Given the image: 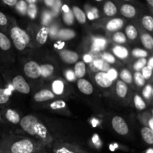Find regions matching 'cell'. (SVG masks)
<instances>
[{
    "instance_id": "6da1fadb",
    "label": "cell",
    "mask_w": 153,
    "mask_h": 153,
    "mask_svg": "<svg viewBox=\"0 0 153 153\" xmlns=\"http://www.w3.org/2000/svg\"><path fill=\"white\" fill-rule=\"evenodd\" d=\"M20 126L24 131L31 135L39 134L44 137L46 129L43 125L38 123L37 118L32 115H27L20 120Z\"/></svg>"
},
{
    "instance_id": "7a4b0ae2",
    "label": "cell",
    "mask_w": 153,
    "mask_h": 153,
    "mask_svg": "<svg viewBox=\"0 0 153 153\" xmlns=\"http://www.w3.org/2000/svg\"><path fill=\"white\" fill-rule=\"evenodd\" d=\"M10 36L13 40V44L19 50H23L30 41L28 34L19 27H13L11 28Z\"/></svg>"
},
{
    "instance_id": "3957f363",
    "label": "cell",
    "mask_w": 153,
    "mask_h": 153,
    "mask_svg": "<svg viewBox=\"0 0 153 153\" xmlns=\"http://www.w3.org/2000/svg\"><path fill=\"white\" fill-rule=\"evenodd\" d=\"M34 146L32 142L27 139L19 140L10 146V153H32Z\"/></svg>"
},
{
    "instance_id": "277c9868",
    "label": "cell",
    "mask_w": 153,
    "mask_h": 153,
    "mask_svg": "<svg viewBox=\"0 0 153 153\" xmlns=\"http://www.w3.org/2000/svg\"><path fill=\"white\" fill-rule=\"evenodd\" d=\"M112 126L115 131L121 135H125L128 134V127L126 121L120 117H114L112 119Z\"/></svg>"
},
{
    "instance_id": "5b68a950",
    "label": "cell",
    "mask_w": 153,
    "mask_h": 153,
    "mask_svg": "<svg viewBox=\"0 0 153 153\" xmlns=\"http://www.w3.org/2000/svg\"><path fill=\"white\" fill-rule=\"evenodd\" d=\"M24 72L28 77L37 79L40 76V67L34 61H29L24 66Z\"/></svg>"
},
{
    "instance_id": "8992f818",
    "label": "cell",
    "mask_w": 153,
    "mask_h": 153,
    "mask_svg": "<svg viewBox=\"0 0 153 153\" xmlns=\"http://www.w3.org/2000/svg\"><path fill=\"white\" fill-rule=\"evenodd\" d=\"M13 88L19 93L28 94L30 92V87L22 76H17L13 79L12 82Z\"/></svg>"
},
{
    "instance_id": "52a82bcc",
    "label": "cell",
    "mask_w": 153,
    "mask_h": 153,
    "mask_svg": "<svg viewBox=\"0 0 153 153\" xmlns=\"http://www.w3.org/2000/svg\"><path fill=\"white\" fill-rule=\"evenodd\" d=\"M95 81L98 85L102 88H108L112 85V81L108 77L107 73L104 72H100L95 76Z\"/></svg>"
},
{
    "instance_id": "ba28073f",
    "label": "cell",
    "mask_w": 153,
    "mask_h": 153,
    "mask_svg": "<svg viewBox=\"0 0 153 153\" xmlns=\"http://www.w3.org/2000/svg\"><path fill=\"white\" fill-rule=\"evenodd\" d=\"M61 58L67 64H75L79 59V55L76 52L70 50H64L60 53Z\"/></svg>"
},
{
    "instance_id": "9c48e42d",
    "label": "cell",
    "mask_w": 153,
    "mask_h": 153,
    "mask_svg": "<svg viewBox=\"0 0 153 153\" xmlns=\"http://www.w3.org/2000/svg\"><path fill=\"white\" fill-rule=\"evenodd\" d=\"M77 85L79 91L83 94H86V95H91L94 91L92 85L91 84V82H88L86 79H79L77 82Z\"/></svg>"
},
{
    "instance_id": "30bf717a",
    "label": "cell",
    "mask_w": 153,
    "mask_h": 153,
    "mask_svg": "<svg viewBox=\"0 0 153 153\" xmlns=\"http://www.w3.org/2000/svg\"><path fill=\"white\" fill-rule=\"evenodd\" d=\"M55 97L53 93L49 90H42L34 95V99L36 102H44L52 100Z\"/></svg>"
},
{
    "instance_id": "8fae6325",
    "label": "cell",
    "mask_w": 153,
    "mask_h": 153,
    "mask_svg": "<svg viewBox=\"0 0 153 153\" xmlns=\"http://www.w3.org/2000/svg\"><path fill=\"white\" fill-rule=\"evenodd\" d=\"M121 14L127 18H132L136 14V9L131 4H123L120 8Z\"/></svg>"
},
{
    "instance_id": "7c38bea8",
    "label": "cell",
    "mask_w": 153,
    "mask_h": 153,
    "mask_svg": "<svg viewBox=\"0 0 153 153\" xmlns=\"http://www.w3.org/2000/svg\"><path fill=\"white\" fill-rule=\"evenodd\" d=\"M123 25V21L119 18H116L109 21L106 25V28L108 31H114L122 28Z\"/></svg>"
},
{
    "instance_id": "4fadbf2b",
    "label": "cell",
    "mask_w": 153,
    "mask_h": 153,
    "mask_svg": "<svg viewBox=\"0 0 153 153\" xmlns=\"http://www.w3.org/2000/svg\"><path fill=\"white\" fill-rule=\"evenodd\" d=\"M85 73H86V66H85V63L82 62V61L76 63L74 69L75 76L77 78L82 79L85 76Z\"/></svg>"
},
{
    "instance_id": "5bb4252c",
    "label": "cell",
    "mask_w": 153,
    "mask_h": 153,
    "mask_svg": "<svg viewBox=\"0 0 153 153\" xmlns=\"http://www.w3.org/2000/svg\"><path fill=\"white\" fill-rule=\"evenodd\" d=\"M128 88L127 85L123 81H118L116 84V92L117 96L121 98H124L126 96Z\"/></svg>"
},
{
    "instance_id": "9a60e30c",
    "label": "cell",
    "mask_w": 153,
    "mask_h": 153,
    "mask_svg": "<svg viewBox=\"0 0 153 153\" xmlns=\"http://www.w3.org/2000/svg\"><path fill=\"white\" fill-rule=\"evenodd\" d=\"M49 30L47 27H43L40 29L37 34V40L40 44H44L46 42L49 35Z\"/></svg>"
},
{
    "instance_id": "2e32d148",
    "label": "cell",
    "mask_w": 153,
    "mask_h": 153,
    "mask_svg": "<svg viewBox=\"0 0 153 153\" xmlns=\"http://www.w3.org/2000/svg\"><path fill=\"white\" fill-rule=\"evenodd\" d=\"M141 134L143 140L149 144L153 143V131L149 127H143L141 129Z\"/></svg>"
},
{
    "instance_id": "e0dca14e",
    "label": "cell",
    "mask_w": 153,
    "mask_h": 153,
    "mask_svg": "<svg viewBox=\"0 0 153 153\" xmlns=\"http://www.w3.org/2000/svg\"><path fill=\"white\" fill-rule=\"evenodd\" d=\"M73 14L76 16L78 22L80 23L83 24L86 22V15L84 13L83 10L79 8V7L74 6L73 7Z\"/></svg>"
},
{
    "instance_id": "ac0fdd59",
    "label": "cell",
    "mask_w": 153,
    "mask_h": 153,
    "mask_svg": "<svg viewBox=\"0 0 153 153\" xmlns=\"http://www.w3.org/2000/svg\"><path fill=\"white\" fill-rule=\"evenodd\" d=\"M103 10H104V13L108 16H114V15L116 14L117 11L115 4L113 2H111V1H107L104 4Z\"/></svg>"
},
{
    "instance_id": "d6986e66",
    "label": "cell",
    "mask_w": 153,
    "mask_h": 153,
    "mask_svg": "<svg viewBox=\"0 0 153 153\" xmlns=\"http://www.w3.org/2000/svg\"><path fill=\"white\" fill-rule=\"evenodd\" d=\"M5 116L7 120L10 121L12 123L16 124L20 121V118H19V116L17 114V112L13 110H11V109H8L7 111Z\"/></svg>"
},
{
    "instance_id": "ffe728a7",
    "label": "cell",
    "mask_w": 153,
    "mask_h": 153,
    "mask_svg": "<svg viewBox=\"0 0 153 153\" xmlns=\"http://www.w3.org/2000/svg\"><path fill=\"white\" fill-rule=\"evenodd\" d=\"M76 34L74 31L71 29H62L58 32V36L61 40H70V39L73 38Z\"/></svg>"
},
{
    "instance_id": "44dd1931",
    "label": "cell",
    "mask_w": 153,
    "mask_h": 153,
    "mask_svg": "<svg viewBox=\"0 0 153 153\" xmlns=\"http://www.w3.org/2000/svg\"><path fill=\"white\" fill-rule=\"evenodd\" d=\"M94 64L98 70L103 71L104 73H106L110 70V66H109L108 63L105 61L103 59L95 60L94 61Z\"/></svg>"
},
{
    "instance_id": "7402d4cb",
    "label": "cell",
    "mask_w": 153,
    "mask_h": 153,
    "mask_svg": "<svg viewBox=\"0 0 153 153\" xmlns=\"http://www.w3.org/2000/svg\"><path fill=\"white\" fill-rule=\"evenodd\" d=\"M0 48L2 50L7 51L10 48V42L8 37L3 33H0Z\"/></svg>"
},
{
    "instance_id": "603a6c76",
    "label": "cell",
    "mask_w": 153,
    "mask_h": 153,
    "mask_svg": "<svg viewBox=\"0 0 153 153\" xmlns=\"http://www.w3.org/2000/svg\"><path fill=\"white\" fill-rule=\"evenodd\" d=\"M141 40L143 46L148 49H152L153 48V39L149 34H143L141 36Z\"/></svg>"
},
{
    "instance_id": "cb8c5ba5",
    "label": "cell",
    "mask_w": 153,
    "mask_h": 153,
    "mask_svg": "<svg viewBox=\"0 0 153 153\" xmlns=\"http://www.w3.org/2000/svg\"><path fill=\"white\" fill-rule=\"evenodd\" d=\"M113 52L120 58H126L128 55V52L126 48L123 46H115L113 49Z\"/></svg>"
},
{
    "instance_id": "d4e9b609",
    "label": "cell",
    "mask_w": 153,
    "mask_h": 153,
    "mask_svg": "<svg viewBox=\"0 0 153 153\" xmlns=\"http://www.w3.org/2000/svg\"><path fill=\"white\" fill-rule=\"evenodd\" d=\"M53 70V67L50 64H44V65L40 66V76L45 78L49 77L52 75Z\"/></svg>"
},
{
    "instance_id": "484cf974",
    "label": "cell",
    "mask_w": 153,
    "mask_h": 153,
    "mask_svg": "<svg viewBox=\"0 0 153 153\" xmlns=\"http://www.w3.org/2000/svg\"><path fill=\"white\" fill-rule=\"evenodd\" d=\"M64 89V82L61 80H55L52 83V90L55 94L60 95L63 93Z\"/></svg>"
},
{
    "instance_id": "4316f807",
    "label": "cell",
    "mask_w": 153,
    "mask_h": 153,
    "mask_svg": "<svg viewBox=\"0 0 153 153\" xmlns=\"http://www.w3.org/2000/svg\"><path fill=\"white\" fill-rule=\"evenodd\" d=\"M126 35L130 40H134L137 36V31L136 28L133 25H129L126 28Z\"/></svg>"
},
{
    "instance_id": "83f0119b",
    "label": "cell",
    "mask_w": 153,
    "mask_h": 153,
    "mask_svg": "<svg viewBox=\"0 0 153 153\" xmlns=\"http://www.w3.org/2000/svg\"><path fill=\"white\" fill-rule=\"evenodd\" d=\"M142 24L149 31L153 30V18L150 16H145L142 19Z\"/></svg>"
},
{
    "instance_id": "f1b7e54d",
    "label": "cell",
    "mask_w": 153,
    "mask_h": 153,
    "mask_svg": "<svg viewBox=\"0 0 153 153\" xmlns=\"http://www.w3.org/2000/svg\"><path fill=\"white\" fill-rule=\"evenodd\" d=\"M134 103L135 107L138 110H143L146 108V103L143 100V99L139 95H135L134 97Z\"/></svg>"
},
{
    "instance_id": "f546056e",
    "label": "cell",
    "mask_w": 153,
    "mask_h": 153,
    "mask_svg": "<svg viewBox=\"0 0 153 153\" xmlns=\"http://www.w3.org/2000/svg\"><path fill=\"white\" fill-rule=\"evenodd\" d=\"M120 78L123 82L125 83L130 84L132 82V76H131V73L127 70H122V72L120 73Z\"/></svg>"
},
{
    "instance_id": "4dcf8cb0",
    "label": "cell",
    "mask_w": 153,
    "mask_h": 153,
    "mask_svg": "<svg viewBox=\"0 0 153 153\" xmlns=\"http://www.w3.org/2000/svg\"><path fill=\"white\" fill-rule=\"evenodd\" d=\"M106 45V40L102 38H95L94 42V47L97 50H102Z\"/></svg>"
},
{
    "instance_id": "1f68e13d",
    "label": "cell",
    "mask_w": 153,
    "mask_h": 153,
    "mask_svg": "<svg viewBox=\"0 0 153 153\" xmlns=\"http://www.w3.org/2000/svg\"><path fill=\"white\" fill-rule=\"evenodd\" d=\"M113 39L117 43H124L126 42V38L125 34L122 32H117L116 34H114Z\"/></svg>"
},
{
    "instance_id": "d6a6232c",
    "label": "cell",
    "mask_w": 153,
    "mask_h": 153,
    "mask_svg": "<svg viewBox=\"0 0 153 153\" xmlns=\"http://www.w3.org/2000/svg\"><path fill=\"white\" fill-rule=\"evenodd\" d=\"M134 81H135L136 84L140 87L143 86L145 85V79L143 76H142L141 73H140V72H136L135 73V74H134Z\"/></svg>"
},
{
    "instance_id": "836d02e7",
    "label": "cell",
    "mask_w": 153,
    "mask_h": 153,
    "mask_svg": "<svg viewBox=\"0 0 153 153\" xmlns=\"http://www.w3.org/2000/svg\"><path fill=\"white\" fill-rule=\"evenodd\" d=\"M146 64V60L145 58H140L134 64V70L137 72H139L145 67Z\"/></svg>"
},
{
    "instance_id": "e575fe53",
    "label": "cell",
    "mask_w": 153,
    "mask_h": 153,
    "mask_svg": "<svg viewBox=\"0 0 153 153\" xmlns=\"http://www.w3.org/2000/svg\"><path fill=\"white\" fill-rule=\"evenodd\" d=\"M132 55L134 57H137V58H144L145 57L147 56V52L145 50L140 49H134L132 50Z\"/></svg>"
},
{
    "instance_id": "d590c367",
    "label": "cell",
    "mask_w": 153,
    "mask_h": 153,
    "mask_svg": "<svg viewBox=\"0 0 153 153\" xmlns=\"http://www.w3.org/2000/svg\"><path fill=\"white\" fill-rule=\"evenodd\" d=\"M73 20H74V18H73V12L71 10H69L67 13H64V21L68 25H71L73 24Z\"/></svg>"
},
{
    "instance_id": "8d00e7d4",
    "label": "cell",
    "mask_w": 153,
    "mask_h": 153,
    "mask_svg": "<svg viewBox=\"0 0 153 153\" xmlns=\"http://www.w3.org/2000/svg\"><path fill=\"white\" fill-rule=\"evenodd\" d=\"M9 100V95H7L5 90L0 88V104L7 103Z\"/></svg>"
},
{
    "instance_id": "74e56055",
    "label": "cell",
    "mask_w": 153,
    "mask_h": 153,
    "mask_svg": "<svg viewBox=\"0 0 153 153\" xmlns=\"http://www.w3.org/2000/svg\"><path fill=\"white\" fill-rule=\"evenodd\" d=\"M65 105L66 104L64 101H63V100H57V101H55L50 105V107L52 109H61L64 108Z\"/></svg>"
},
{
    "instance_id": "f35d334b",
    "label": "cell",
    "mask_w": 153,
    "mask_h": 153,
    "mask_svg": "<svg viewBox=\"0 0 153 153\" xmlns=\"http://www.w3.org/2000/svg\"><path fill=\"white\" fill-rule=\"evenodd\" d=\"M16 8H17V10H19L20 13L24 14V13L27 11L26 3L23 1H19V2H17V4H16Z\"/></svg>"
},
{
    "instance_id": "ab89813d",
    "label": "cell",
    "mask_w": 153,
    "mask_h": 153,
    "mask_svg": "<svg viewBox=\"0 0 153 153\" xmlns=\"http://www.w3.org/2000/svg\"><path fill=\"white\" fill-rule=\"evenodd\" d=\"M141 74L144 78V79H149L152 76V69L148 67H144L142 69Z\"/></svg>"
},
{
    "instance_id": "60d3db41",
    "label": "cell",
    "mask_w": 153,
    "mask_h": 153,
    "mask_svg": "<svg viewBox=\"0 0 153 153\" xmlns=\"http://www.w3.org/2000/svg\"><path fill=\"white\" fill-rule=\"evenodd\" d=\"M152 87H151L150 85H146L143 91V96H144V97L146 99H149L151 97V96H152Z\"/></svg>"
},
{
    "instance_id": "b9f144b4",
    "label": "cell",
    "mask_w": 153,
    "mask_h": 153,
    "mask_svg": "<svg viewBox=\"0 0 153 153\" xmlns=\"http://www.w3.org/2000/svg\"><path fill=\"white\" fill-rule=\"evenodd\" d=\"M27 11H28V15L32 19L35 17V15L37 13V9H36L35 5H34V4H30L29 7H27Z\"/></svg>"
},
{
    "instance_id": "7bdbcfd3",
    "label": "cell",
    "mask_w": 153,
    "mask_h": 153,
    "mask_svg": "<svg viewBox=\"0 0 153 153\" xmlns=\"http://www.w3.org/2000/svg\"><path fill=\"white\" fill-rule=\"evenodd\" d=\"M102 58L106 62L111 63V64H113V63L115 62V58L112 55L109 53H104L102 55Z\"/></svg>"
},
{
    "instance_id": "ee69618b",
    "label": "cell",
    "mask_w": 153,
    "mask_h": 153,
    "mask_svg": "<svg viewBox=\"0 0 153 153\" xmlns=\"http://www.w3.org/2000/svg\"><path fill=\"white\" fill-rule=\"evenodd\" d=\"M106 73H107L108 77L109 79L111 80L112 82H113L114 79H116V78L117 77V72L116 70H114V69H110Z\"/></svg>"
},
{
    "instance_id": "f6af8a7d",
    "label": "cell",
    "mask_w": 153,
    "mask_h": 153,
    "mask_svg": "<svg viewBox=\"0 0 153 153\" xmlns=\"http://www.w3.org/2000/svg\"><path fill=\"white\" fill-rule=\"evenodd\" d=\"M66 77L68 81H74L76 79V76L74 74V72H73L72 70H67V73H66Z\"/></svg>"
},
{
    "instance_id": "bcb514c9",
    "label": "cell",
    "mask_w": 153,
    "mask_h": 153,
    "mask_svg": "<svg viewBox=\"0 0 153 153\" xmlns=\"http://www.w3.org/2000/svg\"><path fill=\"white\" fill-rule=\"evenodd\" d=\"M7 22V17L3 13L0 12V25H5Z\"/></svg>"
},
{
    "instance_id": "7dc6e473",
    "label": "cell",
    "mask_w": 153,
    "mask_h": 153,
    "mask_svg": "<svg viewBox=\"0 0 153 153\" xmlns=\"http://www.w3.org/2000/svg\"><path fill=\"white\" fill-rule=\"evenodd\" d=\"M55 153H76L74 151L71 150V149H69L65 147H62L58 149V150H56Z\"/></svg>"
},
{
    "instance_id": "c3c4849f",
    "label": "cell",
    "mask_w": 153,
    "mask_h": 153,
    "mask_svg": "<svg viewBox=\"0 0 153 153\" xmlns=\"http://www.w3.org/2000/svg\"><path fill=\"white\" fill-rule=\"evenodd\" d=\"M52 7H53L54 12H55V13H58V11H59L60 7H61V1H55V2H54V4L52 5Z\"/></svg>"
},
{
    "instance_id": "681fc988",
    "label": "cell",
    "mask_w": 153,
    "mask_h": 153,
    "mask_svg": "<svg viewBox=\"0 0 153 153\" xmlns=\"http://www.w3.org/2000/svg\"><path fill=\"white\" fill-rule=\"evenodd\" d=\"M51 19V14L48 12H46L43 14V23H48L49 21Z\"/></svg>"
},
{
    "instance_id": "f907efd6",
    "label": "cell",
    "mask_w": 153,
    "mask_h": 153,
    "mask_svg": "<svg viewBox=\"0 0 153 153\" xmlns=\"http://www.w3.org/2000/svg\"><path fill=\"white\" fill-rule=\"evenodd\" d=\"M3 2L9 6H15L17 4V1L16 0H4Z\"/></svg>"
},
{
    "instance_id": "816d5d0a",
    "label": "cell",
    "mask_w": 153,
    "mask_h": 153,
    "mask_svg": "<svg viewBox=\"0 0 153 153\" xmlns=\"http://www.w3.org/2000/svg\"><path fill=\"white\" fill-rule=\"evenodd\" d=\"M84 61H85L86 63H89L92 61V58L91 57V55H85V56H84Z\"/></svg>"
},
{
    "instance_id": "f5cc1de1",
    "label": "cell",
    "mask_w": 153,
    "mask_h": 153,
    "mask_svg": "<svg viewBox=\"0 0 153 153\" xmlns=\"http://www.w3.org/2000/svg\"><path fill=\"white\" fill-rule=\"evenodd\" d=\"M147 67H149V68L152 69V67H153V58H151L150 59H149Z\"/></svg>"
},
{
    "instance_id": "db71d44e",
    "label": "cell",
    "mask_w": 153,
    "mask_h": 153,
    "mask_svg": "<svg viewBox=\"0 0 153 153\" xmlns=\"http://www.w3.org/2000/svg\"><path fill=\"white\" fill-rule=\"evenodd\" d=\"M49 31H50L51 35H52V36H55V34H58V33H57V30L55 29V28H53L52 29H51Z\"/></svg>"
},
{
    "instance_id": "11a10c76",
    "label": "cell",
    "mask_w": 153,
    "mask_h": 153,
    "mask_svg": "<svg viewBox=\"0 0 153 153\" xmlns=\"http://www.w3.org/2000/svg\"><path fill=\"white\" fill-rule=\"evenodd\" d=\"M54 2H55V1H52V0H50V1H48V0H46V1H45V3H46V4H48L49 6L53 5Z\"/></svg>"
},
{
    "instance_id": "9f6ffc18",
    "label": "cell",
    "mask_w": 153,
    "mask_h": 153,
    "mask_svg": "<svg viewBox=\"0 0 153 153\" xmlns=\"http://www.w3.org/2000/svg\"><path fill=\"white\" fill-rule=\"evenodd\" d=\"M62 9H63V10H64V13H67V12H68L69 10H70V8L68 7V6L66 5V4H65V5L63 6Z\"/></svg>"
},
{
    "instance_id": "6f0895ef",
    "label": "cell",
    "mask_w": 153,
    "mask_h": 153,
    "mask_svg": "<svg viewBox=\"0 0 153 153\" xmlns=\"http://www.w3.org/2000/svg\"><path fill=\"white\" fill-rule=\"evenodd\" d=\"M149 128H150L151 130H152L153 129V119H152H152L149 120Z\"/></svg>"
},
{
    "instance_id": "680465c9",
    "label": "cell",
    "mask_w": 153,
    "mask_h": 153,
    "mask_svg": "<svg viewBox=\"0 0 153 153\" xmlns=\"http://www.w3.org/2000/svg\"><path fill=\"white\" fill-rule=\"evenodd\" d=\"M88 16H89V18L91 19H93L94 18V13H92L91 12H90L89 13H88Z\"/></svg>"
},
{
    "instance_id": "91938a15",
    "label": "cell",
    "mask_w": 153,
    "mask_h": 153,
    "mask_svg": "<svg viewBox=\"0 0 153 153\" xmlns=\"http://www.w3.org/2000/svg\"><path fill=\"white\" fill-rule=\"evenodd\" d=\"M146 153H153V149L152 148H149V149H148L147 150H146Z\"/></svg>"
},
{
    "instance_id": "94428289",
    "label": "cell",
    "mask_w": 153,
    "mask_h": 153,
    "mask_svg": "<svg viewBox=\"0 0 153 153\" xmlns=\"http://www.w3.org/2000/svg\"><path fill=\"white\" fill-rule=\"evenodd\" d=\"M147 2L149 3V4H150L151 7H152V6H153V0H148Z\"/></svg>"
},
{
    "instance_id": "6125c7cd",
    "label": "cell",
    "mask_w": 153,
    "mask_h": 153,
    "mask_svg": "<svg viewBox=\"0 0 153 153\" xmlns=\"http://www.w3.org/2000/svg\"><path fill=\"white\" fill-rule=\"evenodd\" d=\"M0 120H1V115H0Z\"/></svg>"
}]
</instances>
